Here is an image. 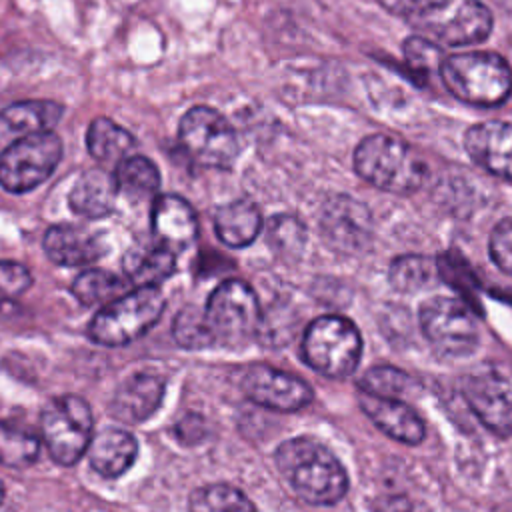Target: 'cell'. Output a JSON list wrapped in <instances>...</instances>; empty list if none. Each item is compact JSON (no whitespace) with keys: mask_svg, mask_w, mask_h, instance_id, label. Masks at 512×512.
I'll list each match as a JSON object with an SVG mask.
<instances>
[{"mask_svg":"<svg viewBox=\"0 0 512 512\" xmlns=\"http://www.w3.org/2000/svg\"><path fill=\"white\" fill-rule=\"evenodd\" d=\"M274 462L294 494L308 504H336L348 490L344 466L324 444L312 438L298 436L282 442Z\"/></svg>","mask_w":512,"mask_h":512,"instance_id":"1","label":"cell"},{"mask_svg":"<svg viewBox=\"0 0 512 512\" xmlns=\"http://www.w3.org/2000/svg\"><path fill=\"white\" fill-rule=\"evenodd\" d=\"M426 38L450 46L478 44L492 30V14L478 0H380Z\"/></svg>","mask_w":512,"mask_h":512,"instance_id":"2","label":"cell"},{"mask_svg":"<svg viewBox=\"0 0 512 512\" xmlns=\"http://www.w3.org/2000/svg\"><path fill=\"white\" fill-rule=\"evenodd\" d=\"M354 168L366 182L392 194L414 192L426 174L418 154L390 134L364 138L354 150Z\"/></svg>","mask_w":512,"mask_h":512,"instance_id":"3","label":"cell"},{"mask_svg":"<svg viewBox=\"0 0 512 512\" xmlns=\"http://www.w3.org/2000/svg\"><path fill=\"white\" fill-rule=\"evenodd\" d=\"M440 78L458 98L474 106L502 104L512 90V70L494 52H460L446 56Z\"/></svg>","mask_w":512,"mask_h":512,"instance_id":"4","label":"cell"},{"mask_svg":"<svg viewBox=\"0 0 512 512\" xmlns=\"http://www.w3.org/2000/svg\"><path fill=\"white\" fill-rule=\"evenodd\" d=\"M166 306L158 286H140L104 304L88 326V336L102 346H124L146 334Z\"/></svg>","mask_w":512,"mask_h":512,"instance_id":"5","label":"cell"},{"mask_svg":"<svg viewBox=\"0 0 512 512\" xmlns=\"http://www.w3.org/2000/svg\"><path fill=\"white\" fill-rule=\"evenodd\" d=\"M362 340L356 326L342 316L312 320L302 338L304 362L328 378L350 376L360 360Z\"/></svg>","mask_w":512,"mask_h":512,"instance_id":"6","label":"cell"},{"mask_svg":"<svg viewBox=\"0 0 512 512\" xmlns=\"http://www.w3.org/2000/svg\"><path fill=\"white\" fill-rule=\"evenodd\" d=\"M40 432L56 464H76L92 440L90 406L72 394L52 398L40 412Z\"/></svg>","mask_w":512,"mask_h":512,"instance_id":"7","label":"cell"},{"mask_svg":"<svg viewBox=\"0 0 512 512\" xmlns=\"http://www.w3.org/2000/svg\"><path fill=\"white\" fill-rule=\"evenodd\" d=\"M212 344H244L260 324V306L254 290L242 280H226L210 294L202 312Z\"/></svg>","mask_w":512,"mask_h":512,"instance_id":"8","label":"cell"},{"mask_svg":"<svg viewBox=\"0 0 512 512\" xmlns=\"http://www.w3.org/2000/svg\"><path fill=\"white\" fill-rule=\"evenodd\" d=\"M178 140L186 156L204 168H230L238 154L230 122L210 106H194L182 116Z\"/></svg>","mask_w":512,"mask_h":512,"instance_id":"9","label":"cell"},{"mask_svg":"<svg viewBox=\"0 0 512 512\" xmlns=\"http://www.w3.org/2000/svg\"><path fill=\"white\" fill-rule=\"evenodd\" d=\"M62 156V142L54 132H36L8 144L0 156V186L22 194L42 184Z\"/></svg>","mask_w":512,"mask_h":512,"instance_id":"10","label":"cell"},{"mask_svg":"<svg viewBox=\"0 0 512 512\" xmlns=\"http://www.w3.org/2000/svg\"><path fill=\"white\" fill-rule=\"evenodd\" d=\"M424 336L446 356H468L478 348L480 334L470 308L450 296H436L422 304Z\"/></svg>","mask_w":512,"mask_h":512,"instance_id":"11","label":"cell"},{"mask_svg":"<svg viewBox=\"0 0 512 512\" xmlns=\"http://www.w3.org/2000/svg\"><path fill=\"white\" fill-rule=\"evenodd\" d=\"M462 394L478 420L496 436H512V386L492 370L468 374L462 382Z\"/></svg>","mask_w":512,"mask_h":512,"instance_id":"12","label":"cell"},{"mask_svg":"<svg viewBox=\"0 0 512 512\" xmlns=\"http://www.w3.org/2000/svg\"><path fill=\"white\" fill-rule=\"evenodd\" d=\"M242 392L254 404L276 412H296L312 400V388L302 378L266 364L244 372Z\"/></svg>","mask_w":512,"mask_h":512,"instance_id":"13","label":"cell"},{"mask_svg":"<svg viewBox=\"0 0 512 512\" xmlns=\"http://www.w3.org/2000/svg\"><path fill=\"white\" fill-rule=\"evenodd\" d=\"M464 148L478 166L512 180V124L498 120L474 124L464 134Z\"/></svg>","mask_w":512,"mask_h":512,"instance_id":"14","label":"cell"},{"mask_svg":"<svg viewBox=\"0 0 512 512\" xmlns=\"http://www.w3.org/2000/svg\"><path fill=\"white\" fill-rule=\"evenodd\" d=\"M358 402L364 414L386 436L404 444H418L424 438L426 428L422 418L400 398H384L360 390Z\"/></svg>","mask_w":512,"mask_h":512,"instance_id":"15","label":"cell"},{"mask_svg":"<svg viewBox=\"0 0 512 512\" xmlns=\"http://www.w3.org/2000/svg\"><path fill=\"white\" fill-rule=\"evenodd\" d=\"M166 390L164 376L138 372L126 378L114 398H112V414L128 424H138L148 420L156 408L160 406Z\"/></svg>","mask_w":512,"mask_h":512,"instance_id":"16","label":"cell"},{"mask_svg":"<svg viewBox=\"0 0 512 512\" xmlns=\"http://www.w3.org/2000/svg\"><path fill=\"white\" fill-rule=\"evenodd\" d=\"M152 232L170 250L190 246L198 236L194 208L176 194L158 196L152 206Z\"/></svg>","mask_w":512,"mask_h":512,"instance_id":"17","label":"cell"},{"mask_svg":"<svg viewBox=\"0 0 512 512\" xmlns=\"http://www.w3.org/2000/svg\"><path fill=\"white\" fill-rule=\"evenodd\" d=\"M42 244L46 256L60 266L92 264L106 250L98 234L72 224L50 226L44 234Z\"/></svg>","mask_w":512,"mask_h":512,"instance_id":"18","label":"cell"},{"mask_svg":"<svg viewBox=\"0 0 512 512\" xmlns=\"http://www.w3.org/2000/svg\"><path fill=\"white\" fill-rule=\"evenodd\" d=\"M368 210L348 196L332 198L322 212V232L330 244L354 250L368 240Z\"/></svg>","mask_w":512,"mask_h":512,"instance_id":"19","label":"cell"},{"mask_svg":"<svg viewBox=\"0 0 512 512\" xmlns=\"http://www.w3.org/2000/svg\"><path fill=\"white\" fill-rule=\"evenodd\" d=\"M62 112V104L54 100H26L0 110V144L48 132L62 118Z\"/></svg>","mask_w":512,"mask_h":512,"instance_id":"20","label":"cell"},{"mask_svg":"<svg viewBox=\"0 0 512 512\" xmlns=\"http://www.w3.org/2000/svg\"><path fill=\"white\" fill-rule=\"evenodd\" d=\"M136 454V438L122 428L100 430L88 446V462L104 478H116L124 474L134 464Z\"/></svg>","mask_w":512,"mask_h":512,"instance_id":"21","label":"cell"},{"mask_svg":"<svg viewBox=\"0 0 512 512\" xmlns=\"http://www.w3.org/2000/svg\"><path fill=\"white\" fill-rule=\"evenodd\" d=\"M118 196L116 176L108 170L94 168L84 172L70 190V208L86 218H102L114 210Z\"/></svg>","mask_w":512,"mask_h":512,"instance_id":"22","label":"cell"},{"mask_svg":"<svg viewBox=\"0 0 512 512\" xmlns=\"http://www.w3.org/2000/svg\"><path fill=\"white\" fill-rule=\"evenodd\" d=\"M262 228V216L254 202L232 200L216 208L214 230L216 236L232 248H242L254 242Z\"/></svg>","mask_w":512,"mask_h":512,"instance_id":"23","label":"cell"},{"mask_svg":"<svg viewBox=\"0 0 512 512\" xmlns=\"http://www.w3.org/2000/svg\"><path fill=\"white\" fill-rule=\"evenodd\" d=\"M176 258L174 250L164 244L136 246L124 256V272L136 288L158 286L162 280L174 274Z\"/></svg>","mask_w":512,"mask_h":512,"instance_id":"24","label":"cell"},{"mask_svg":"<svg viewBox=\"0 0 512 512\" xmlns=\"http://www.w3.org/2000/svg\"><path fill=\"white\" fill-rule=\"evenodd\" d=\"M86 146L96 160L106 164H118L128 158V154L136 146V140L128 130H124L110 118L98 116L88 126Z\"/></svg>","mask_w":512,"mask_h":512,"instance_id":"25","label":"cell"},{"mask_svg":"<svg viewBox=\"0 0 512 512\" xmlns=\"http://www.w3.org/2000/svg\"><path fill=\"white\" fill-rule=\"evenodd\" d=\"M116 184L118 192L128 198H148L160 188V172L152 160L146 156H128L116 164Z\"/></svg>","mask_w":512,"mask_h":512,"instance_id":"26","label":"cell"},{"mask_svg":"<svg viewBox=\"0 0 512 512\" xmlns=\"http://www.w3.org/2000/svg\"><path fill=\"white\" fill-rule=\"evenodd\" d=\"M72 294L84 306L108 304L118 296L126 294V282L108 270L88 268L74 278Z\"/></svg>","mask_w":512,"mask_h":512,"instance_id":"27","label":"cell"},{"mask_svg":"<svg viewBox=\"0 0 512 512\" xmlns=\"http://www.w3.org/2000/svg\"><path fill=\"white\" fill-rule=\"evenodd\" d=\"M188 512H256L252 500L230 484H206L188 500Z\"/></svg>","mask_w":512,"mask_h":512,"instance_id":"28","label":"cell"},{"mask_svg":"<svg viewBox=\"0 0 512 512\" xmlns=\"http://www.w3.org/2000/svg\"><path fill=\"white\" fill-rule=\"evenodd\" d=\"M40 454V438L26 428L0 420V464L8 468H26Z\"/></svg>","mask_w":512,"mask_h":512,"instance_id":"29","label":"cell"},{"mask_svg":"<svg viewBox=\"0 0 512 512\" xmlns=\"http://www.w3.org/2000/svg\"><path fill=\"white\" fill-rule=\"evenodd\" d=\"M438 264L426 256H400L390 266V284L400 292H420L438 278Z\"/></svg>","mask_w":512,"mask_h":512,"instance_id":"30","label":"cell"},{"mask_svg":"<svg viewBox=\"0 0 512 512\" xmlns=\"http://www.w3.org/2000/svg\"><path fill=\"white\" fill-rule=\"evenodd\" d=\"M414 380L394 366H374L358 380V388L384 398H402L414 390Z\"/></svg>","mask_w":512,"mask_h":512,"instance_id":"31","label":"cell"},{"mask_svg":"<svg viewBox=\"0 0 512 512\" xmlns=\"http://www.w3.org/2000/svg\"><path fill=\"white\" fill-rule=\"evenodd\" d=\"M174 338L184 348L212 346V336L204 324L202 312L194 306L184 308L174 320Z\"/></svg>","mask_w":512,"mask_h":512,"instance_id":"32","label":"cell"},{"mask_svg":"<svg viewBox=\"0 0 512 512\" xmlns=\"http://www.w3.org/2000/svg\"><path fill=\"white\" fill-rule=\"evenodd\" d=\"M404 58H406L410 68H414L416 72L426 76V74H430L434 70L440 72V64H442V60L446 56L428 38H424V36H410L404 42Z\"/></svg>","mask_w":512,"mask_h":512,"instance_id":"33","label":"cell"},{"mask_svg":"<svg viewBox=\"0 0 512 512\" xmlns=\"http://www.w3.org/2000/svg\"><path fill=\"white\" fill-rule=\"evenodd\" d=\"M268 238L274 248L296 250L304 242V228L292 216H274L268 224Z\"/></svg>","mask_w":512,"mask_h":512,"instance_id":"34","label":"cell"},{"mask_svg":"<svg viewBox=\"0 0 512 512\" xmlns=\"http://www.w3.org/2000/svg\"><path fill=\"white\" fill-rule=\"evenodd\" d=\"M490 258L502 272L512 276V218L494 226L490 234Z\"/></svg>","mask_w":512,"mask_h":512,"instance_id":"35","label":"cell"},{"mask_svg":"<svg viewBox=\"0 0 512 512\" xmlns=\"http://www.w3.org/2000/svg\"><path fill=\"white\" fill-rule=\"evenodd\" d=\"M32 284V274L18 262L0 260V296L14 298L26 292Z\"/></svg>","mask_w":512,"mask_h":512,"instance_id":"36","label":"cell"},{"mask_svg":"<svg viewBox=\"0 0 512 512\" xmlns=\"http://www.w3.org/2000/svg\"><path fill=\"white\" fill-rule=\"evenodd\" d=\"M372 512H426V508L406 496H384L374 504Z\"/></svg>","mask_w":512,"mask_h":512,"instance_id":"37","label":"cell"},{"mask_svg":"<svg viewBox=\"0 0 512 512\" xmlns=\"http://www.w3.org/2000/svg\"><path fill=\"white\" fill-rule=\"evenodd\" d=\"M2 500H4V486H2V482H0V504H2Z\"/></svg>","mask_w":512,"mask_h":512,"instance_id":"38","label":"cell"}]
</instances>
